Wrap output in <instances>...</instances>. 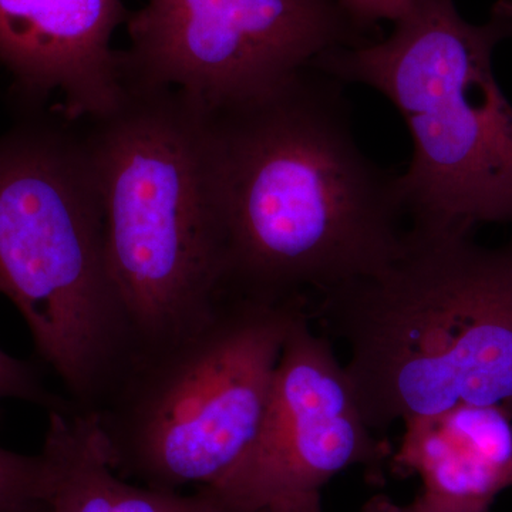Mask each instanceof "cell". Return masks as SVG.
Returning a JSON list of instances; mask_svg holds the SVG:
<instances>
[{"mask_svg": "<svg viewBox=\"0 0 512 512\" xmlns=\"http://www.w3.org/2000/svg\"><path fill=\"white\" fill-rule=\"evenodd\" d=\"M302 312L286 335L264 419L244 456L210 487L220 512H262L353 466L379 470L386 446L373 437L345 367ZM198 490V488H197Z\"/></svg>", "mask_w": 512, "mask_h": 512, "instance_id": "8", "label": "cell"}, {"mask_svg": "<svg viewBox=\"0 0 512 512\" xmlns=\"http://www.w3.org/2000/svg\"><path fill=\"white\" fill-rule=\"evenodd\" d=\"M409 228L384 271L319 296L309 309L346 340L345 366L367 426L461 406L512 414V241Z\"/></svg>", "mask_w": 512, "mask_h": 512, "instance_id": "2", "label": "cell"}, {"mask_svg": "<svg viewBox=\"0 0 512 512\" xmlns=\"http://www.w3.org/2000/svg\"><path fill=\"white\" fill-rule=\"evenodd\" d=\"M342 84L311 66L264 96L208 111L224 295L303 301L380 274L403 254L399 175L357 143Z\"/></svg>", "mask_w": 512, "mask_h": 512, "instance_id": "1", "label": "cell"}, {"mask_svg": "<svg viewBox=\"0 0 512 512\" xmlns=\"http://www.w3.org/2000/svg\"><path fill=\"white\" fill-rule=\"evenodd\" d=\"M128 15L121 0H0V66L20 111L55 109L70 121L117 109L124 89L114 29Z\"/></svg>", "mask_w": 512, "mask_h": 512, "instance_id": "9", "label": "cell"}, {"mask_svg": "<svg viewBox=\"0 0 512 512\" xmlns=\"http://www.w3.org/2000/svg\"><path fill=\"white\" fill-rule=\"evenodd\" d=\"M18 512H50L49 505L45 503H39L33 505V507L26 508V510L18 511Z\"/></svg>", "mask_w": 512, "mask_h": 512, "instance_id": "17", "label": "cell"}, {"mask_svg": "<svg viewBox=\"0 0 512 512\" xmlns=\"http://www.w3.org/2000/svg\"><path fill=\"white\" fill-rule=\"evenodd\" d=\"M362 512H464L457 510H450V508L440 507L430 503L426 498L419 497L413 501L412 504L402 505L394 503L386 495H376L372 500L367 501Z\"/></svg>", "mask_w": 512, "mask_h": 512, "instance_id": "15", "label": "cell"}, {"mask_svg": "<svg viewBox=\"0 0 512 512\" xmlns=\"http://www.w3.org/2000/svg\"><path fill=\"white\" fill-rule=\"evenodd\" d=\"M123 89L117 109L82 131L137 353L214 311L224 295L225 229L210 113L177 90Z\"/></svg>", "mask_w": 512, "mask_h": 512, "instance_id": "4", "label": "cell"}, {"mask_svg": "<svg viewBox=\"0 0 512 512\" xmlns=\"http://www.w3.org/2000/svg\"><path fill=\"white\" fill-rule=\"evenodd\" d=\"M121 84L173 89L218 111L278 89L353 42L338 0H148L128 16Z\"/></svg>", "mask_w": 512, "mask_h": 512, "instance_id": "7", "label": "cell"}, {"mask_svg": "<svg viewBox=\"0 0 512 512\" xmlns=\"http://www.w3.org/2000/svg\"><path fill=\"white\" fill-rule=\"evenodd\" d=\"M20 400L50 410L66 409L70 403L50 392L36 367L0 348V403Z\"/></svg>", "mask_w": 512, "mask_h": 512, "instance_id": "13", "label": "cell"}, {"mask_svg": "<svg viewBox=\"0 0 512 512\" xmlns=\"http://www.w3.org/2000/svg\"><path fill=\"white\" fill-rule=\"evenodd\" d=\"M40 453L50 512H220L201 488L187 494L124 480L107 463L92 417L72 407L47 412Z\"/></svg>", "mask_w": 512, "mask_h": 512, "instance_id": "11", "label": "cell"}, {"mask_svg": "<svg viewBox=\"0 0 512 512\" xmlns=\"http://www.w3.org/2000/svg\"><path fill=\"white\" fill-rule=\"evenodd\" d=\"M47 467L42 453H15L0 447V512H18L45 503Z\"/></svg>", "mask_w": 512, "mask_h": 512, "instance_id": "12", "label": "cell"}, {"mask_svg": "<svg viewBox=\"0 0 512 512\" xmlns=\"http://www.w3.org/2000/svg\"><path fill=\"white\" fill-rule=\"evenodd\" d=\"M512 36V0L483 26L453 0H413L382 42L339 47L313 66L382 93L409 128L413 156L399 175L412 227L471 231L512 222V104L493 53Z\"/></svg>", "mask_w": 512, "mask_h": 512, "instance_id": "5", "label": "cell"}, {"mask_svg": "<svg viewBox=\"0 0 512 512\" xmlns=\"http://www.w3.org/2000/svg\"><path fill=\"white\" fill-rule=\"evenodd\" d=\"M353 22L370 23L377 20L396 22L410 9L413 0H338Z\"/></svg>", "mask_w": 512, "mask_h": 512, "instance_id": "14", "label": "cell"}, {"mask_svg": "<svg viewBox=\"0 0 512 512\" xmlns=\"http://www.w3.org/2000/svg\"><path fill=\"white\" fill-rule=\"evenodd\" d=\"M262 512H322L319 491L296 495Z\"/></svg>", "mask_w": 512, "mask_h": 512, "instance_id": "16", "label": "cell"}, {"mask_svg": "<svg viewBox=\"0 0 512 512\" xmlns=\"http://www.w3.org/2000/svg\"><path fill=\"white\" fill-rule=\"evenodd\" d=\"M0 295L76 412L92 416L136 353L111 278L103 208L82 127L52 107L0 136Z\"/></svg>", "mask_w": 512, "mask_h": 512, "instance_id": "3", "label": "cell"}, {"mask_svg": "<svg viewBox=\"0 0 512 512\" xmlns=\"http://www.w3.org/2000/svg\"><path fill=\"white\" fill-rule=\"evenodd\" d=\"M394 463L423 481L421 497L450 510L490 512L512 488V414L461 404L404 423Z\"/></svg>", "mask_w": 512, "mask_h": 512, "instance_id": "10", "label": "cell"}, {"mask_svg": "<svg viewBox=\"0 0 512 512\" xmlns=\"http://www.w3.org/2000/svg\"><path fill=\"white\" fill-rule=\"evenodd\" d=\"M308 301L222 295L197 325L138 350L92 414L110 467L164 491L210 487L251 446L292 323Z\"/></svg>", "mask_w": 512, "mask_h": 512, "instance_id": "6", "label": "cell"}]
</instances>
